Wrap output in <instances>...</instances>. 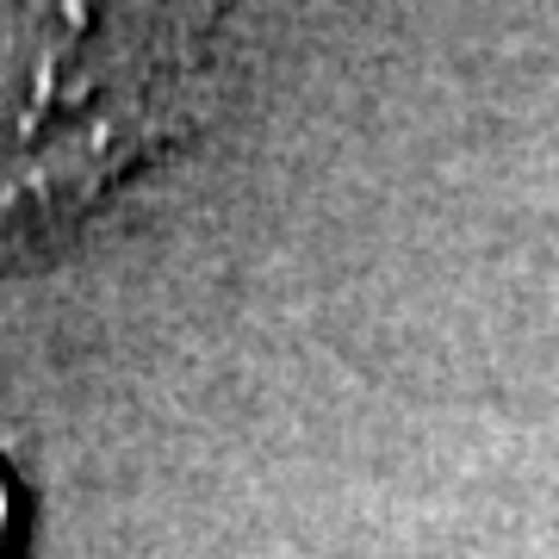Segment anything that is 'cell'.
I'll use <instances>...</instances> for the list:
<instances>
[{
  "mask_svg": "<svg viewBox=\"0 0 559 559\" xmlns=\"http://www.w3.org/2000/svg\"><path fill=\"white\" fill-rule=\"evenodd\" d=\"M20 479L7 473V460H0V559H20Z\"/></svg>",
  "mask_w": 559,
  "mask_h": 559,
  "instance_id": "obj_2",
  "label": "cell"
},
{
  "mask_svg": "<svg viewBox=\"0 0 559 559\" xmlns=\"http://www.w3.org/2000/svg\"><path fill=\"white\" fill-rule=\"evenodd\" d=\"M224 0H7L0 274L57 261L106 200L205 131Z\"/></svg>",
  "mask_w": 559,
  "mask_h": 559,
  "instance_id": "obj_1",
  "label": "cell"
}]
</instances>
